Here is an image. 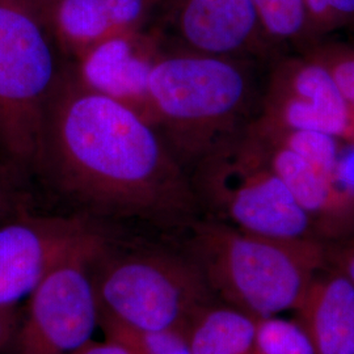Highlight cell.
I'll use <instances>...</instances> for the list:
<instances>
[{
  "mask_svg": "<svg viewBox=\"0 0 354 354\" xmlns=\"http://www.w3.org/2000/svg\"><path fill=\"white\" fill-rule=\"evenodd\" d=\"M38 171L99 213L172 223L198 207L189 171L159 130L68 67L46 109Z\"/></svg>",
  "mask_w": 354,
  "mask_h": 354,
  "instance_id": "cell-1",
  "label": "cell"
},
{
  "mask_svg": "<svg viewBox=\"0 0 354 354\" xmlns=\"http://www.w3.org/2000/svg\"><path fill=\"white\" fill-rule=\"evenodd\" d=\"M251 61L165 49L152 66L150 122L190 169L257 114L263 82Z\"/></svg>",
  "mask_w": 354,
  "mask_h": 354,
  "instance_id": "cell-2",
  "label": "cell"
},
{
  "mask_svg": "<svg viewBox=\"0 0 354 354\" xmlns=\"http://www.w3.org/2000/svg\"><path fill=\"white\" fill-rule=\"evenodd\" d=\"M188 257L212 292L256 320L298 310L324 263L323 243L266 239L213 218L192 223Z\"/></svg>",
  "mask_w": 354,
  "mask_h": 354,
  "instance_id": "cell-3",
  "label": "cell"
},
{
  "mask_svg": "<svg viewBox=\"0 0 354 354\" xmlns=\"http://www.w3.org/2000/svg\"><path fill=\"white\" fill-rule=\"evenodd\" d=\"M244 129L190 169L198 205L213 219L266 239L323 243L313 218Z\"/></svg>",
  "mask_w": 354,
  "mask_h": 354,
  "instance_id": "cell-4",
  "label": "cell"
},
{
  "mask_svg": "<svg viewBox=\"0 0 354 354\" xmlns=\"http://www.w3.org/2000/svg\"><path fill=\"white\" fill-rule=\"evenodd\" d=\"M42 13L26 0H0V152L38 169L44 122L66 67Z\"/></svg>",
  "mask_w": 354,
  "mask_h": 354,
  "instance_id": "cell-5",
  "label": "cell"
},
{
  "mask_svg": "<svg viewBox=\"0 0 354 354\" xmlns=\"http://www.w3.org/2000/svg\"><path fill=\"white\" fill-rule=\"evenodd\" d=\"M102 330L147 333L188 329L212 304V291L188 256L142 252L106 257L93 266Z\"/></svg>",
  "mask_w": 354,
  "mask_h": 354,
  "instance_id": "cell-6",
  "label": "cell"
},
{
  "mask_svg": "<svg viewBox=\"0 0 354 354\" xmlns=\"http://www.w3.org/2000/svg\"><path fill=\"white\" fill-rule=\"evenodd\" d=\"M106 250L100 230L80 244L28 297L13 337V354H74L100 326L93 266Z\"/></svg>",
  "mask_w": 354,
  "mask_h": 354,
  "instance_id": "cell-7",
  "label": "cell"
},
{
  "mask_svg": "<svg viewBox=\"0 0 354 354\" xmlns=\"http://www.w3.org/2000/svg\"><path fill=\"white\" fill-rule=\"evenodd\" d=\"M165 49L270 64L285 51L266 35L252 0H163Z\"/></svg>",
  "mask_w": 354,
  "mask_h": 354,
  "instance_id": "cell-8",
  "label": "cell"
},
{
  "mask_svg": "<svg viewBox=\"0 0 354 354\" xmlns=\"http://www.w3.org/2000/svg\"><path fill=\"white\" fill-rule=\"evenodd\" d=\"M256 117L354 143V112L335 79L323 64L298 51L268 64Z\"/></svg>",
  "mask_w": 354,
  "mask_h": 354,
  "instance_id": "cell-9",
  "label": "cell"
},
{
  "mask_svg": "<svg viewBox=\"0 0 354 354\" xmlns=\"http://www.w3.org/2000/svg\"><path fill=\"white\" fill-rule=\"evenodd\" d=\"M99 228L80 216H24L0 223V308L28 299L57 264Z\"/></svg>",
  "mask_w": 354,
  "mask_h": 354,
  "instance_id": "cell-10",
  "label": "cell"
},
{
  "mask_svg": "<svg viewBox=\"0 0 354 354\" xmlns=\"http://www.w3.org/2000/svg\"><path fill=\"white\" fill-rule=\"evenodd\" d=\"M165 50L160 32L151 26L102 41L73 64V71L88 88L127 105L150 121L149 77Z\"/></svg>",
  "mask_w": 354,
  "mask_h": 354,
  "instance_id": "cell-11",
  "label": "cell"
},
{
  "mask_svg": "<svg viewBox=\"0 0 354 354\" xmlns=\"http://www.w3.org/2000/svg\"><path fill=\"white\" fill-rule=\"evenodd\" d=\"M163 0H53L44 19L73 64L102 41L151 26Z\"/></svg>",
  "mask_w": 354,
  "mask_h": 354,
  "instance_id": "cell-12",
  "label": "cell"
},
{
  "mask_svg": "<svg viewBox=\"0 0 354 354\" xmlns=\"http://www.w3.org/2000/svg\"><path fill=\"white\" fill-rule=\"evenodd\" d=\"M301 310V323L317 354H354V283L337 270L314 277Z\"/></svg>",
  "mask_w": 354,
  "mask_h": 354,
  "instance_id": "cell-13",
  "label": "cell"
},
{
  "mask_svg": "<svg viewBox=\"0 0 354 354\" xmlns=\"http://www.w3.org/2000/svg\"><path fill=\"white\" fill-rule=\"evenodd\" d=\"M257 320L227 304H209L188 328L192 354H251Z\"/></svg>",
  "mask_w": 354,
  "mask_h": 354,
  "instance_id": "cell-14",
  "label": "cell"
},
{
  "mask_svg": "<svg viewBox=\"0 0 354 354\" xmlns=\"http://www.w3.org/2000/svg\"><path fill=\"white\" fill-rule=\"evenodd\" d=\"M266 35L279 46L302 48L304 42V0H252Z\"/></svg>",
  "mask_w": 354,
  "mask_h": 354,
  "instance_id": "cell-15",
  "label": "cell"
},
{
  "mask_svg": "<svg viewBox=\"0 0 354 354\" xmlns=\"http://www.w3.org/2000/svg\"><path fill=\"white\" fill-rule=\"evenodd\" d=\"M251 354H317L302 323L277 317L259 319Z\"/></svg>",
  "mask_w": 354,
  "mask_h": 354,
  "instance_id": "cell-16",
  "label": "cell"
},
{
  "mask_svg": "<svg viewBox=\"0 0 354 354\" xmlns=\"http://www.w3.org/2000/svg\"><path fill=\"white\" fill-rule=\"evenodd\" d=\"M304 10L302 48L354 26V0H304Z\"/></svg>",
  "mask_w": 354,
  "mask_h": 354,
  "instance_id": "cell-17",
  "label": "cell"
},
{
  "mask_svg": "<svg viewBox=\"0 0 354 354\" xmlns=\"http://www.w3.org/2000/svg\"><path fill=\"white\" fill-rule=\"evenodd\" d=\"M298 53L310 57L328 70L354 112V44L324 38L304 46Z\"/></svg>",
  "mask_w": 354,
  "mask_h": 354,
  "instance_id": "cell-18",
  "label": "cell"
},
{
  "mask_svg": "<svg viewBox=\"0 0 354 354\" xmlns=\"http://www.w3.org/2000/svg\"><path fill=\"white\" fill-rule=\"evenodd\" d=\"M104 333L127 339L136 346L138 354H192L188 329H168L147 333L104 330Z\"/></svg>",
  "mask_w": 354,
  "mask_h": 354,
  "instance_id": "cell-19",
  "label": "cell"
},
{
  "mask_svg": "<svg viewBox=\"0 0 354 354\" xmlns=\"http://www.w3.org/2000/svg\"><path fill=\"white\" fill-rule=\"evenodd\" d=\"M323 260L330 263L335 270L354 283V238H339L335 243H323Z\"/></svg>",
  "mask_w": 354,
  "mask_h": 354,
  "instance_id": "cell-20",
  "label": "cell"
},
{
  "mask_svg": "<svg viewBox=\"0 0 354 354\" xmlns=\"http://www.w3.org/2000/svg\"><path fill=\"white\" fill-rule=\"evenodd\" d=\"M335 184L344 200L354 207V143L342 142L335 168Z\"/></svg>",
  "mask_w": 354,
  "mask_h": 354,
  "instance_id": "cell-21",
  "label": "cell"
},
{
  "mask_svg": "<svg viewBox=\"0 0 354 354\" xmlns=\"http://www.w3.org/2000/svg\"><path fill=\"white\" fill-rule=\"evenodd\" d=\"M74 354H138L131 342L117 336L105 335L104 342H89Z\"/></svg>",
  "mask_w": 354,
  "mask_h": 354,
  "instance_id": "cell-22",
  "label": "cell"
},
{
  "mask_svg": "<svg viewBox=\"0 0 354 354\" xmlns=\"http://www.w3.org/2000/svg\"><path fill=\"white\" fill-rule=\"evenodd\" d=\"M21 314L16 308H0V352L11 348Z\"/></svg>",
  "mask_w": 354,
  "mask_h": 354,
  "instance_id": "cell-23",
  "label": "cell"
},
{
  "mask_svg": "<svg viewBox=\"0 0 354 354\" xmlns=\"http://www.w3.org/2000/svg\"><path fill=\"white\" fill-rule=\"evenodd\" d=\"M8 207H10V200H8V193L7 189L0 178V221L4 215L7 214L8 212Z\"/></svg>",
  "mask_w": 354,
  "mask_h": 354,
  "instance_id": "cell-24",
  "label": "cell"
},
{
  "mask_svg": "<svg viewBox=\"0 0 354 354\" xmlns=\"http://www.w3.org/2000/svg\"><path fill=\"white\" fill-rule=\"evenodd\" d=\"M26 1H29L32 6H35L38 11L42 13V16H44V13L48 10V7L50 6L53 0H26Z\"/></svg>",
  "mask_w": 354,
  "mask_h": 354,
  "instance_id": "cell-25",
  "label": "cell"
}]
</instances>
